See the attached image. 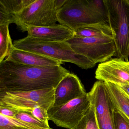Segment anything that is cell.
Segmentation results:
<instances>
[{"label": "cell", "mask_w": 129, "mask_h": 129, "mask_svg": "<svg viewBox=\"0 0 129 129\" xmlns=\"http://www.w3.org/2000/svg\"><path fill=\"white\" fill-rule=\"evenodd\" d=\"M88 93L90 103L95 107L99 129H115V108L105 82L102 81L95 82Z\"/></svg>", "instance_id": "obj_9"}, {"label": "cell", "mask_w": 129, "mask_h": 129, "mask_svg": "<svg viewBox=\"0 0 129 129\" xmlns=\"http://www.w3.org/2000/svg\"><path fill=\"white\" fill-rule=\"evenodd\" d=\"M13 46L19 49L41 54L62 62L75 64L83 69L93 68L96 64L75 52L66 41H50L26 37L15 41Z\"/></svg>", "instance_id": "obj_2"}, {"label": "cell", "mask_w": 129, "mask_h": 129, "mask_svg": "<svg viewBox=\"0 0 129 129\" xmlns=\"http://www.w3.org/2000/svg\"><path fill=\"white\" fill-rule=\"evenodd\" d=\"M66 42L75 52L85 56L95 64L108 61L116 53L114 41L111 38L74 36Z\"/></svg>", "instance_id": "obj_7"}, {"label": "cell", "mask_w": 129, "mask_h": 129, "mask_svg": "<svg viewBox=\"0 0 129 129\" xmlns=\"http://www.w3.org/2000/svg\"><path fill=\"white\" fill-rule=\"evenodd\" d=\"M105 83L115 109L120 111L129 120V98L115 84L108 82Z\"/></svg>", "instance_id": "obj_16"}, {"label": "cell", "mask_w": 129, "mask_h": 129, "mask_svg": "<svg viewBox=\"0 0 129 129\" xmlns=\"http://www.w3.org/2000/svg\"><path fill=\"white\" fill-rule=\"evenodd\" d=\"M75 129H99L94 105L91 104L89 109Z\"/></svg>", "instance_id": "obj_19"}, {"label": "cell", "mask_w": 129, "mask_h": 129, "mask_svg": "<svg viewBox=\"0 0 129 129\" xmlns=\"http://www.w3.org/2000/svg\"><path fill=\"white\" fill-rule=\"evenodd\" d=\"M69 71L61 65L36 67L6 59L0 62V92L55 88Z\"/></svg>", "instance_id": "obj_1"}, {"label": "cell", "mask_w": 129, "mask_h": 129, "mask_svg": "<svg viewBox=\"0 0 129 129\" xmlns=\"http://www.w3.org/2000/svg\"><path fill=\"white\" fill-rule=\"evenodd\" d=\"M15 118L36 126L44 128L50 127L49 125H48L44 122L39 120L33 117L31 114L27 112L19 111Z\"/></svg>", "instance_id": "obj_20"}, {"label": "cell", "mask_w": 129, "mask_h": 129, "mask_svg": "<svg viewBox=\"0 0 129 129\" xmlns=\"http://www.w3.org/2000/svg\"><path fill=\"white\" fill-rule=\"evenodd\" d=\"M86 93L80 79L71 72L66 75L55 88L52 107L64 105Z\"/></svg>", "instance_id": "obj_11"}, {"label": "cell", "mask_w": 129, "mask_h": 129, "mask_svg": "<svg viewBox=\"0 0 129 129\" xmlns=\"http://www.w3.org/2000/svg\"><path fill=\"white\" fill-rule=\"evenodd\" d=\"M9 25H0V62L8 56L13 46L10 34Z\"/></svg>", "instance_id": "obj_17"}, {"label": "cell", "mask_w": 129, "mask_h": 129, "mask_svg": "<svg viewBox=\"0 0 129 129\" xmlns=\"http://www.w3.org/2000/svg\"><path fill=\"white\" fill-rule=\"evenodd\" d=\"M35 0H0V25L15 22L16 18Z\"/></svg>", "instance_id": "obj_14"}, {"label": "cell", "mask_w": 129, "mask_h": 129, "mask_svg": "<svg viewBox=\"0 0 129 129\" xmlns=\"http://www.w3.org/2000/svg\"><path fill=\"white\" fill-rule=\"evenodd\" d=\"M95 74L99 81L116 85L129 84V61L111 58L99 64Z\"/></svg>", "instance_id": "obj_10"}, {"label": "cell", "mask_w": 129, "mask_h": 129, "mask_svg": "<svg viewBox=\"0 0 129 129\" xmlns=\"http://www.w3.org/2000/svg\"><path fill=\"white\" fill-rule=\"evenodd\" d=\"M75 36L80 37L111 38L115 35L107 22L91 24L77 28L74 31Z\"/></svg>", "instance_id": "obj_15"}, {"label": "cell", "mask_w": 129, "mask_h": 129, "mask_svg": "<svg viewBox=\"0 0 129 129\" xmlns=\"http://www.w3.org/2000/svg\"><path fill=\"white\" fill-rule=\"evenodd\" d=\"M108 22L115 34L117 58L129 61V1L105 0Z\"/></svg>", "instance_id": "obj_3"}, {"label": "cell", "mask_w": 129, "mask_h": 129, "mask_svg": "<svg viewBox=\"0 0 129 129\" xmlns=\"http://www.w3.org/2000/svg\"><path fill=\"white\" fill-rule=\"evenodd\" d=\"M91 105L88 93L68 103L52 107L47 111L49 120L56 126L68 129H75Z\"/></svg>", "instance_id": "obj_8"}, {"label": "cell", "mask_w": 129, "mask_h": 129, "mask_svg": "<svg viewBox=\"0 0 129 129\" xmlns=\"http://www.w3.org/2000/svg\"><path fill=\"white\" fill-rule=\"evenodd\" d=\"M22 31H27L28 37L50 41L65 42L75 36V32L61 24L47 27L26 26Z\"/></svg>", "instance_id": "obj_12"}, {"label": "cell", "mask_w": 129, "mask_h": 129, "mask_svg": "<svg viewBox=\"0 0 129 129\" xmlns=\"http://www.w3.org/2000/svg\"><path fill=\"white\" fill-rule=\"evenodd\" d=\"M114 120L115 129H129V120L121 112L115 109Z\"/></svg>", "instance_id": "obj_21"}, {"label": "cell", "mask_w": 129, "mask_h": 129, "mask_svg": "<svg viewBox=\"0 0 129 129\" xmlns=\"http://www.w3.org/2000/svg\"><path fill=\"white\" fill-rule=\"evenodd\" d=\"M18 112L10 108L0 106V114L6 117L15 118Z\"/></svg>", "instance_id": "obj_24"}, {"label": "cell", "mask_w": 129, "mask_h": 129, "mask_svg": "<svg viewBox=\"0 0 129 129\" xmlns=\"http://www.w3.org/2000/svg\"><path fill=\"white\" fill-rule=\"evenodd\" d=\"M55 88L30 91L0 92V106L30 114L35 107L48 111L54 103Z\"/></svg>", "instance_id": "obj_6"}, {"label": "cell", "mask_w": 129, "mask_h": 129, "mask_svg": "<svg viewBox=\"0 0 129 129\" xmlns=\"http://www.w3.org/2000/svg\"><path fill=\"white\" fill-rule=\"evenodd\" d=\"M0 129H53L36 126L16 118L6 117L0 114Z\"/></svg>", "instance_id": "obj_18"}, {"label": "cell", "mask_w": 129, "mask_h": 129, "mask_svg": "<svg viewBox=\"0 0 129 129\" xmlns=\"http://www.w3.org/2000/svg\"><path fill=\"white\" fill-rule=\"evenodd\" d=\"M57 18L60 24L74 31L77 28L88 25L108 23L87 0H66L58 11Z\"/></svg>", "instance_id": "obj_5"}, {"label": "cell", "mask_w": 129, "mask_h": 129, "mask_svg": "<svg viewBox=\"0 0 129 129\" xmlns=\"http://www.w3.org/2000/svg\"><path fill=\"white\" fill-rule=\"evenodd\" d=\"M89 1L94 10L102 15L108 22V11L105 1L95 0Z\"/></svg>", "instance_id": "obj_23"}, {"label": "cell", "mask_w": 129, "mask_h": 129, "mask_svg": "<svg viewBox=\"0 0 129 129\" xmlns=\"http://www.w3.org/2000/svg\"><path fill=\"white\" fill-rule=\"evenodd\" d=\"M116 86L125 95L129 98V84H120Z\"/></svg>", "instance_id": "obj_25"}, {"label": "cell", "mask_w": 129, "mask_h": 129, "mask_svg": "<svg viewBox=\"0 0 129 129\" xmlns=\"http://www.w3.org/2000/svg\"><path fill=\"white\" fill-rule=\"evenodd\" d=\"M7 59L16 63L36 67H51L63 62L41 54L16 49L13 47Z\"/></svg>", "instance_id": "obj_13"}, {"label": "cell", "mask_w": 129, "mask_h": 129, "mask_svg": "<svg viewBox=\"0 0 129 129\" xmlns=\"http://www.w3.org/2000/svg\"><path fill=\"white\" fill-rule=\"evenodd\" d=\"M66 0H35L18 15L15 24L22 31L26 26L47 27L57 24V14Z\"/></svg>", "instance_id": "obj_4"}, {"label": "cell", "mask_w": 129, "mask_h": 129, "mask_svg": "<svg viewBox=\"0 0 129 129\" xmlns=\"http://www.w3.org/2000/svg\"><path fill=\"white\" fill-rule=\"evenodd\" d=\"M30 114L38 120L49 125V116L47 110L41 106H37L33 109Z\"/></svg>", "instance_id": "obj_22"}]
</instances>
